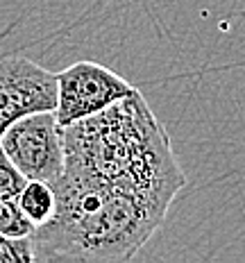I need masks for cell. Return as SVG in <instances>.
<instances>
[{
    "instance_id": "cell-1",
    "label": "cell",
    "mask_w": 245,
    "mask_h": 263,
    "mask_svg": "<svg viewBox=\"0 0 245 263\" xmlns=\"http://www.w3.org/2000/svg\"><path fill=\"white\" fill-rule=\"evenodd\" d=\"M54 213L32 234L34 261H129L163 224L173 200L64 168Z\"/></svg>"
},
{
    "instance_id": "cell-2",
    "label": "cell",
    "mask_w": 245,
    "mask_h": 263,
    "mask_svg": "<svg viewBox=\"0 0 245 263\" xmlns=\"http://www.w3.org/2000/svg\"><path fill=\"white\" fill-rule=\"evenodd\" d=\"M64 168L139 186L175 200L186 186L166 127L139 89L89 118L62 127Z\"/></svg>"
},
{
    "instance_id": "cell-3",
    "label": "cell",
    "mask_w": 245,
    "mask_h": 263,
    "mask_svg": "<svg viewBox=\"0 0 245 263\" xmlns=\"http://www.w3.org/2000/svg\"><path fill=\"white\" fill-rule=\"evenodd\" d=\"M0 147L25 179L52 184L64 171V136L54 111L18 118L0 136Z\"/></svg>"
},
{
    "instance_id": "cell-4",
    "label": "cell",
    "mask_w": 245,
    "mask_h": 263,
    "mask_svg": "<svg viewBox=\"0 0 245 263\" xmlns=\"http://www.w3.org/2000/svg\"><path fill=\"white\" fill-rule=\"evenodd\" d=\"M136 91L125 78L96 62H78L57 73V109L62 127L89 118Z\"/></svg>"
},
{
    "instance_id": "cell-5",
    "label": "cell",
    "mask_w": 245,
    "mask_h": 263,
    "mask_svg": "<svg viewBox=\"0 0 245 263\" xmlns=\"http://www.w3.org/2000/svg\"><path fill=\"white\" fill-rule=\"evenodd\" d=\"M57 109V73L12 54L0 59V136L18 118Z\"/></svg>"
},
{
    "instance_id": "cell-6",
    "label": "cell",
    "mask_w": 245,
    "mask_h": 263,
    "mask_svg": "<svg viewBox=\"0 0 245 263\" xmlns=\"http://www.w3.org/2000/svg\"><path fill=\"white\" fill-rule=\"evenodd\" d=\"M18 204L23 213L34 222V227L48 222L54 213V191L48 182L39 179H27L25 189L18 195Z\"/></svg>"
},
{
    "instance_id": "cell-7",
    "label": "cell",
    "mask_w": 245,
    "mask_h": 263,
    "mask_svg": "<svg viewBox=\"0 0 245 263\" xmlns=\"http://www.w3.org/2000/svg\"><path fill=\"white\" fill-rule=\"evenodd\" d=\"M34 222L23 213L18 197L0 202V234L7 238H30L34 234Z\"/></svg>"
},
{
    "instance_id": "cell-8",
    "label": "cell",
    "mask_w": 245,
    "mask_h": 263,
    "mask_svg": "<svg viewBox=\"0 0 245 263\" xmlns=\"http://www.w3.org/2000/svg\"><path fill=\"white\" fill-rule=\"evenodd\" d=\"M27 179L23 173L9 161V157L0 147V202L3 200H14L21 195V191L25 189Z\"/></svg>"
},
{
    "instance_id": "cell-9",
    "label": "cell",
    "mask_w": 245,
    "mask_h": 263,
    "mask_svg": "<svg viewBox=\"0 0 245 263\" xmlns=\"http://www.w3.org/2000/svg\"><path fill=\"white\" fill-rule=\"evenodd\" d=\"M34 261L32 238H7L0 234V263H30Z\"/></svg>"
}]
</instances>
